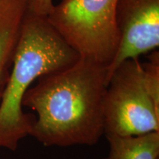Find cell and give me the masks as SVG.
<instances>
[{"mask_svg":"<svg viewBox=\"0 0 159 159\" xmlns=\"http://www.w3.org/2000/svg\"><path fill=\"white\" fill-rule=\"evenodd\" d=\"M144 84L149 96L159 108V52L154 50L149 55L148 61L142 63Z\"/></svg>","mask_w":159,"mask_h":159,"instance_id":"8","label":"cell"},{"mask_svg":"<svg viewBox=\"0 0 159 159\" xmlns=\"http://www.w3.org/2000/svg\"><path fill=\"white\" fill-rule=\"evenodd\" d=\"M108 154L102 159H159V132L135 136L107 135Z\"/></svg>","mask_w":159,"mask_h":159,"instance_id":"7","label":"cell"},{"mask_svg":"<svg viewBox=\"0 0 159 159\" xmlns=\"http://www.w3.org/2000/svg\"><path fill=\"white\" fill-rule=\"evenodd\" d=\"M107 85L106 67L80 57L64 70L39 77L22 100L37 114L30 136L47 147L96 144L105 134Z\"/></svg>","mask_w":159,"mask_h":159,"instance_id":"1","label":"cell"},{"mask_svg":"<svg viewBox=\"0 0 159 159\" xmlns=\"http://www.w3.org/2000/svg\"><path fill=\"white\" fill-rule=\"evenodd\" d=\"M102 111L105 136L159 132V108L145 89L139 59L124 61L109 77Z\"/></svg>","mask_w":159,"mask_h":159,"instance_id":"4","label":"cell"},{"mask_svg":"<svg viewBox=\"0 0 159 159\" xmlns=\"http://www.w3.org/2000/svg\"><path fill=\"white\" fill-rule=\"evenodd\" d=\"M53 6L52 0H28V12L37 16H47Z\"/></svg>","mask_w":159,"mask_h":159,"instance_id":"9","label":"cell"},{"mask_svg":"<svg viewBox=\"0 0 159 159\" xmlns=\"http://www.w3.org/2000/svg\"><path fill=\"white\" fill-rule=\"evenodd\" d=\"M116 21L119 35L116 55L107 69L156 50L159 46V0H117Z\"/></svg>","mask_w":159,"mask_h":159,"instance_id":"5","label":"cell"},{"mask_svg":"<svg viewBox=\"0 0 159 159\" xmlns=\"http://www.w3.org/2000/svg\"><path fill=\"white\" fill-rule=\"evenodd\" d=\"M116 3L117 0H61L47 19L80 58L108 69L119 45Z\"/></svg>","mask_w":159,"mask_h":159,"instance_id":"3","label":"cell"},{"mask_svg":"<svg viewBox=\"0 0 159 159\" xmlns=\"http://www.w3.org/2000/svg\"><path fill=\"white\" fill-rule=\"evenodd\" d=\"M79 59L47 16L27 11L0 103V148L15 151L20 141L30 136L35 116L24 112L22 100L33 83L69 68Z\"/></svg>","mask_w":159,"mask_h":159,"instance_id":"2","label":"cell"},{"mask_svg":"<svg viewBox=\"0 0 159 159\" xmlns=\"http://www.w3.org/2000/svg\"><path fill=\"white\" fill-rule=\"evenodd\" d=\"M27 11L28 0H0V103Z\"/></svg>","mask_w":159,"mask_h":159,"instance_id":"6","label":"cell"}]
</instances>
